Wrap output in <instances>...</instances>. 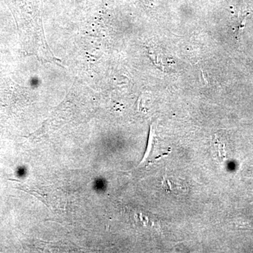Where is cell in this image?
<instances>
[{
    "instance_id": "obj_1",
    "label": "cell",
    "mask_w": 253,
    "mask_h": 253,
    "mask_svg": "<svg viewBox=\"0 0 253 253\" xmlns=\"http://www.w3.org/2000/svg\"><path fill=\"white\" fill-rule=\"evenodd\" d=\"M156 136L155 134V128L154 126H151V129H150L149 144H148L147 150L145 153L144 157L143 158L142 161L139 164V168L142 167L146 165L147 162H151V158L154 156V150L156 149Z\"/></svg>"
}]
</instances>
